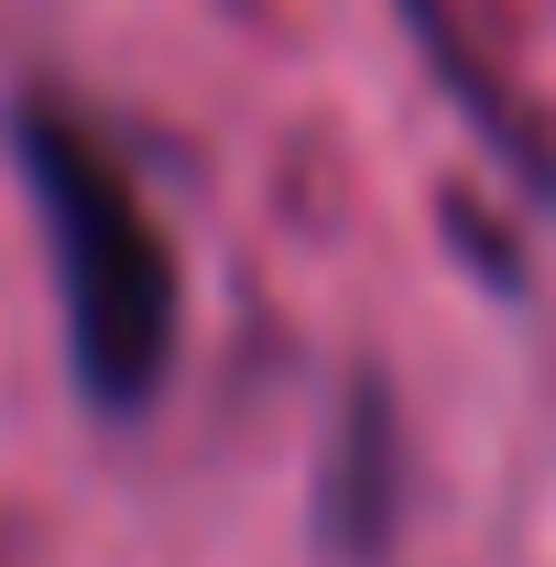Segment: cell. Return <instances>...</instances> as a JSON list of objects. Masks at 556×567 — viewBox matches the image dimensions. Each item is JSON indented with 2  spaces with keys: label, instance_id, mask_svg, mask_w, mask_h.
Instances as JSON below:
<instances>
[{
  "label": "cell",
  "instance_id": "1",
  "mask_svg": "<svg viewBox=\"0 0 556 567\" xmlns=\"http://www.w3.org/2000/svg\"><path fill=\"white\" fill-rule=\"evenodd\" d=\"M11 153H22V186L44 218V251H55V295H66V360L76 393L99 415H142L164 393V360H175V251L153 208L132 197V175L76 132L66 110H11Z\"/></svg>",
  "mask_w": 556,
  "mask_h": 567
},
{
  "label": "cell",
  "instance_id": "2",
  "mask_svg": "<svg viewBox=\"0 0 556 567\" xmlns=\"http://www.w3.org/2000/svg\"><path fill=\"white\" fill-rule=\"evenodd\" d=\"M404 22H415L425 66H436L447 87H459V110H470V121H481V132L502 142L513 164H524V186H535V197H556V142H546V121H535L524 99H502V87L481 76V55L459 44V11H447V0H404Z\"/></svg>",
  "mask_w": 556,
  "mask_h": 567
}]
</instances>
